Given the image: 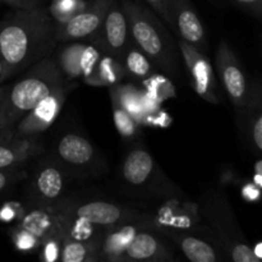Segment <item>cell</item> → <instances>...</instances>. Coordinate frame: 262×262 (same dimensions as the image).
I'll return each instance as SVG.
<instances>
[{
    "label": "cell",
    "mask_w": 262,
    "mask_h": 262,
    "mask_svg": "<svg viewBox=\"0 0 262 262\" xmlns=\"http://www.w3.org/2000/svg\"><path fill=\"white\" fill-rule=\"evenodd\" d=\"M56 42L55 23L48 8L9 13L0 20V61L5 79L50 55Z\"/></svg>",
    "instance_id": "obj_1"
},
{
    "label": "cell",
    "mask_w": 262,
    "mask_h": 262,
    "mask_svg": "<svg viewBox=\"0 0 262 262\" xmlns=\"http://www.w3.org/2000/svg\"><path fill=\"white\" fill-rule=\"evenodd\" d=\"M129 20L130 37L155 68L170 77L181 74L177 45L163 20L152 9L137 0H122Z\"/></svg>",
    "instance_id": "obj_2"
},
{
    "label": "cell",
    "mask_w": 262,
    "mask_h": 262,
    "mask_svg": "<svg viewBox=\"0 0 262 262\" xmlns=\"http://www.w3.org/2000/svg\"><path fill=\"white\" fill-rule=\"evenodd\" d=\"M64 84L66 77L53 56L37 61L22 79L7 87L0 132H10L41 100L50 96Z\"/></svg>",
    "instance_id": "obj_3"
},
{
    "label": "cell",
    "mask_w": 262,
    "mask_h": 262,
    "mask_svg": "<svg viewBox=\"0 0 262 262\" xmlns=\"http://www.w3.org/2000/svg\"><path fill=\"white\" fill-rule=\"evenodd\" d=\"M130 40L129 20L122 3L114 0L107 9L99 31L91 37V43L101 49L104 53L122 60Z\"/></svg>",
    "instance_id": "obj_4"
},
{
    "label": "cell",
    "mask_w": 262,
    "mask_h": 262,
    "mask_svg": "<svg viewBox=\"0 0 262 262\" xmlns=\"http://www.w3.org/2000/svg\"><path fill=\"white\" fill-rule=\"evenodd\" d=\"M215 64L220 81L230 101L238 109H246L250 100L247 79L239 60L227 41L222 40L217 45Z\"/></svg>",
    "instance_id": "obj_5"
},
{
    "label": "cell",
    "mask_w": 262,
    "mask_h": 262,
    "mask_svg": "<svg viewBox=\"0 0 262 262\" xmlns=\"http://www.w3.org/2000/svg\"><path fill=\"white\" fill-rule=\"evenodd\" d=\"M178 46L196 94L211 104H219L216 77L214 68L204 51L189 45L182 38L178 40Z\"/></svg>",
    "instance_id": "obj_6"
},
{
    "label": "cell",
    "mask_w": 262,
    "mask_h": 262,
    "mask_svg": "<svg viewBox=\"0 0 262 262\" xmlns=\"http://www.w3.org/2000/svg\"><path fill=\"white\" fill-rule=\"evenodd\" d=\"M61 212L74 215L97 227H112L127 222H146V216L136 210L105 201H91L72 204L61 209ZM151 222V220H150ZM156 223V222H155Z\"/></svg>",
    "instance_id": "obj_7"
},
{
    "label": "cell",
    "mask_w": 262,
    "mask_h": 262,
    "mask_svg": "<svg viewBox=\"0 0 262 262\" xmlns=\"http://www.w3.org/2000/svg\"><path fill=\"white\" fill-rule=\"evenodd\" d=\"M67 96V84L56 90L50 96L41 100L31 112H28L14 128L10 130V136L14 138L38 136L48 129L54 120L58 118Z\"/></svg>",
    "instance_id": "obj_8"
},
{
    "label": "cell",
    "mask_w": 262,
    "mask_h": 262,
    "mask_svg": "<svg viewBox=\"0 0 262 262\" xmlns=\"http://www.w3.org/2000/svg\"><path fill=\"white\" fill-rule=\"evenodd\" d=\"M114 0H92L89 7L63 25H55L56 41L91 40L99 31L107 9Z\"/></svg>",
    "instance_id": "obj_9"
},
{
    "label": "cell",
    "mask_w": 262,
    "mask_h": 262,
    "mask_svg": "<svg viewBox=\"0 0 262 262\" xmlns=\"http://www.w3.org/2000/svg\"><path fill=\"white\" fill-rule=\"evenodd\" d=\"M169 26L179 38L204 51L207 38L204 25L189 0H168Z\"/></svg>",
    "instance_id": "obj_10"
},
{
    "label": "cell",
    "mask_w": 262,
    "mask_h": 262,
    "mask_svg": "<svg viewBox=\"0 0 262 262\" xmlns=\"http://www.w3.org/2000/svg\"><path fill=\"white\" fill-rule=\"evenodd\" d=\"M123 181L135 189L160 188V181L164 178L163 173L156 165L152 155L145 148H133L127 154L122 164Z\"/></svg>",
    "instance_id": "obj_11"
},
{
    "label": "cell",
    "mask_w": 262,
    "mask_h": 262,
    "mask_svg": "<svg viewBox=\"0 0 262 262\" xmlns=\"http://www.w3.org/2000/svg\"><path fill=\"white\" fill-rule=\"evenodd\" d=\"M148 227H155V222H127L107 227L100 237L96 245L97 260L104 261H123L125 248L128 247L132 238L140 229Z\"/></svg>",
    "instance_id": "obj_12"
},
{
    "label": "cell",
    "mask_w": 262,
    "mask_h": 262,
    "mask_svg": "<svg viewBox=\"0 0 262 262\" xmlns=\"http://www.w3.org/2000/svg\"><path fill=\"white\" fill-rule=\"evenodd\" d=\"M170 258L168 246L143 228L136 233L123 256V261H168Z\"/></svg>",
    "instance_id": "obj_13"
},
{
    "label": "cell",
    "mask_w": 262,
    "mask_h": 262,
    "mask_svg": "<svg viewBox=\"0 0 262 262\" xmlns=\"http://www.w3.org/2000/svg\"><path fill=\"white\" fill-rule=\"evenodd\" d=\"M42 147L37 136L31 137H10L0 142V169L15 168L27 159L41 152Z\"/></svg>",
    "instance_id": "obj_14"
},
{
    "label": "cell",
    "mask_w": 262,
    "mask_h": 262,
    "mask_svg": "<svg viewBox=\"0 0 262 262\" xmlns=\"http://www.w3.org/2000/svg\"><path fill=\"white\" fill-rule=\"evenodd\" d=\"M19 227L28 230L40 238L41 241L49 235L61 234L60 220H59L58 211H54L46 205L31 210L27 214H23Z\"/></svg>",
    "instance_id": "obj_15"
},
{
    "label": "cell",
    "mask_w": 262,
    "mask_h": 262,
    "mask_svg": "<svg viewBox=\"0 0 262 262\" xmlns=\"http://www.w3.org/2000/svg\"><path fill=\"white\" fill-rule=\"evenodd\" d=\"M59 158L71 166H84L92 163L95 148L89 140L77 133L63 136L56 146Z\"/></svg>",
    "instance_id": "obj_16"
},
{
    "label": "cell",
    "mask_w": 262,
    "mask_h": 262,
    "mask_svg": "<svg viewBox=\"0 0 262 262\" xmlns=\"http://www.w3.org/2000/svg\"><path fill=\"white\" fill-rule=\"evenodd\" d=\"M33 193L45 204L60 197L64 191V176L60 169L53 164H46L38 169L32 182Z\"/></svg>",
    "instance_id": "obj_17"
},
{
    "label": "cell",
    "mask_w": 262,
    "mask_h": 262,
    "mask_svg": "<svg viewBox=\"0 0 262 262\" xmlns=\"http://www.w3.org/2000/svg\"><path fill=\"white\" fill-rule=\"evenodd\" d=\"M169 237L178 245L183 255L192 262H216L219 260L216 251L207 242L194 235L182 232H174L173 229L166 232Z\"/></svg>",
    "instance_id": "obj_18"
},
{
    "label": "cell",
    "mask_w": 262,
    "mask_h": 262,
    "mask_svg": "<svg viewBox=\"0 0 262 262\" xmlns=\"http://www.w3.org/2000/svg\"><path fill=\"white\" fill-rule=\"evenodd\" d=\"M112 101L127 110L138 123H143L145 119V101L143 90H140L135 84H115L109 87Z\"/></svg>",
    "instance_id": "obj_19"
},
{
    "label": "cell",
    "mask_w": 262,
    "mask_h": 262,
    "mask_svg": "<svg viewBox=\"0 0 262 262\" xmlns=\"http://www.w3.org/2000/svg\"><path fill=\"white\" fill-rule=\"evenodd\" d=\"M123 66H124L125 74L135 81H145L151 74L155 73V67L151 63L146 54L130 40L129 45L123 54Z\"/></svg>",
    "instance_id": "obj_20"
},
{
    "label": "cell",
    "mask_w": 262,
    "mask_h": 262,
    "mask_svg": "<svg viewBox=\"0 0 262 262\" xmlns=\"http://www.w3.org/2000/svg\"><path fill=\"white\" fill-rule=\"evenodd\" d=\"M84 46H86L84 43L73 42L63 46L56 51L54 59L66 78H81V56Z\"/></svg>",
    "instance_id": "obj_21"
},
{
    "label": "cell",
    "mask_w": 262,
    "mask_h": 262,
    "mask_svg": "<svg viewBox=\"0 0 262 262\" xmlns=\"http://www.w3.org/2000/svg\"><path fill=\"white\" fill-rule=\"evenodd\" d=\"M61 262L97 261L96 247L91 243L81 242L67 235H61L60 257Z\"/></svg>",
    "instance_id": "obj_22"
},
{
    "label": "cell",
    "mask_w": 262,
    "mask_h": 262,
    "mask_svg": "<svg viewBox=\"0 0 262 262\" xmlns=\"http://www.w3.org/2000/svg\"><path fill=\"white\" fill-rule=\"evenodd\" d=\"M127 77L123 61L106 53H102L97 67V84L112 87Z\"/></svg>",
    "instance_id": "obj_23"
},
{
    "label": "cell",
    "mask_w": 262,
    "mask_h": 262,
    "mask_svg": "<svg viewBox=\"0 0 262 262\" xmlns=\"http://www.w3.org/2000/svg\"><path fill=\"white\" fill-rule=\"evenodd\" d=\"M87 0H53L48 8L55 25H63L89 7Z\"/></svg>",
    "instance_id": "obj_24"
},
{
    "label": "cell",
    "mask_w": 262,
    "mask_h": 262,
    "mask_svg": "<svg viewBox=\"0 0 262 262\" xmlns=\"http://www.w3.org/2000/svg\"><path fill=\"white\" fill-rule=\"evenodd\" d=\"M104 51L95 45H86L81 56V78L90 86L97 84V67Z\"/></svg>",
    "instance_id": "obj_25"
},
{
    "label": "cell",
    "mask_w": 262,
    "mask_h": 262,
    "mask_svg": "<svg viewBox=\"0 0 262 262\" xmlns=\"http://www.w3.org/2000/svg\"><path fill=\"white\" fill-rule=\"evenodd\" d=\"M113 117H114V124L119 135L124 138H130L137 135L138 125L140 123L127 112L123 109L117 102H113Z\"/></svg>",
    "instance_id": "obj_26"
},
{
    "label": "cell",
    "mask_w": 262,
    "mask_h": 262,
    "mask_svg": "<svg viewBox=\"0 0 262 262\" xmlns=\"http://www.w3.org/2000/svg\"><path fill=\"white\" fill-rule=\"evenodd\" d=\"M12 239L14 243V247L17 248L19 252L31 253L33 251L37 250L41 246V239L30 233L28 230L23 229L22 227L18 225L12 233Z\"/></svg>",
    "instance_id": "obj_27"
},
{
    "label": "cell",
    "mask_w": 262,
    "mask_h": 262,
    "mask_svg": "<svg viewBox=\"0 0 262 262\" xmlns=\"http://www.w3.org/2000/svg\"><path fill=\"white\" fill-rule=\"evenodd\" d=\"M61 235H49L41 241V260L45 262H55L59 261L60 257V247H61Z\"/></svg>",
    "instance_id": "obj_28"
},
{
    "label": "cell",
    "mask_w": 262,
    "mask_h": 262,
    "mask_svg": "<svg viewBox=\"0 0 262 262\" xmlns=\"http://www.w3.org/2000/svg\"><path fill=\"white\" fill-rule=\"evenodd\" d=\"M230 257L234 262H260V258L256 256L253 248L247 246L246 243H235L230 248Z\"/></svg>",
    "instance_id": "obj_29"
},
{
    "label": "cell",
    "mask_w": 262,
    "mask_h": 262,
    "mask_svg": "<svg viewBox=\"0 0 262 262\" xmlns=\"http://www.w3.org/2000/svg\"><path fill=\"white\" fill-rule=\"evenodd\" d=\"M261 106L256 110L255 117L251 118V137L252 143L257 151L262 150V115L260 112Z\"/></svg>",
    "instance_id": "obj_30"
},
{
    "label": "cell",
    "mask_w": 262,
    "mask_h": 262,
    "mask_svg": "<svg viewBox=\"0 0 262 262\" xmlns=\"http://www.w3.org/2000/svg\"><path fill=\"white\" fill-rule=\"evenodd\" d=\"M227 2L235 5V7L241 8V9L246 10V12L252 13V14L257 15V17L261 15L262 0H227Z\"/></svg>",
    "instance_id": "obj_31"
},
{
    "label": "cell",
    "mask_w": 262,
    "mask_h": 262,
    "mask_svg": "<svg viewBox=\"0 0 262 262\" xmlns=\"http://www.w3.org/2000/svg\"><path fill=\"white\" fill-rule=\"evenodd\" d=\"M151 9L169 25V15H168V0H146Z\"/></svg>",
    "instance_id": "obj_32"
},
{
    "label": "cell",
    "mask_w": 262,
    "mask_h": 262,
    "mask_svg": "<svg viewBox=\"0 0 262 262\" xmlns=\"http://www.w3.org/2000/svg\"><path fill=\"white\" fill-rule=\"evenodd\" d=\"M19 215V211H18V206L14 204H7L2 207L0 210V220L5 223H9L15 220Z\"/></svg>",
    "instance_id": "obj_33"
},
{
    "label": "cell",
    "mask_w": 262,
    "mask_h": 262,
    "mask_svg": "<svg viewBox=\"0 0 262 262\" xmlns=\"http://www.w3.org/2000/svg\"><path fill=\"white\" fill-rule=\"evenodd\" d=\"M18 173L15 168L10 169H0V192L4 191L13 181H15Z\"/></svg>",
    "instance_id": "obj_34"
},
{
    "label": "cell",
    "mask_w": 262,
    "mask_h": 262,
    "mask_svg": "<svg viewBox=\"0 0 262 262\" xmlns=\"http://www.w3.org/2000/svg\"><path fill=\"white\" fill-rule=\"evenodd\" d=\"M2 2L7 3L14 9H31V8L41 7L42 0H2Z\"/></svg>",
    "instance_id": "obj_35"
},
{
    "label": "cell",
    "mask_w": 262,
    "mask_h": 262,
    "mask_svg": "<svg viewBox=\"0 0 262 262\" xmlns=\"http://www.w3.org/2000/svg\"><path fill=\"white\" fill-rule=\"evenodd\" d=\"M260 189L258 187H256L255 184H247V186L243 187L242 189V196L243 199L247 200L250 202H255L260 199Z\"/></svg>",
    "instance_id": "obj_36"
},
{
    "label": "cell",
    "mask_w": 262,
    "mask_h": 262,
    "mask_svg": "<svg viewBox=\"0 0 262 262\" xmlns=\"http://www.w3.org/2000/svg\"><path fill=\"white\" fill-rule=\"evenodd\" d=\"M8 86H0V124H2L3 113H4V104H5V95H7Z\"/></svg>",
    "instance_id": "obj_37"
},
{
    "label": "cell",
    "mask_w": 262,
    "mask_h": 262,
    "mask_svg": "<svg viewBox=\"0 0 262 262\" xmlns=\"http://www.w3.org/2000/svg\"><path fill=\"white\" fill-rule=\"evenodd\" d=\"M255 174H257V176H262V161L261 160H257V163H256Z\"/></svg>",
    "instance_id": "obj_38"
},
{
    "label": "cell",
    "mask_w": 262,
    "mask_h": 262,
    "mask_svg": "<svg viewBox=\"0 0 262 262\" xmlns=\"http://www.w3.org/2000/svg\"><path fill=\"white\" fill-rule=\"evenodd\" d=\"M5 81V76H4V67H3L2 61H0V82Z\"/></svg>",
    "instance_id": "obj_39"
},
{
    "label": "cell",
    "mask_w": 262,
    "mask_h": 262,
    "mask_svg": "<svg viewBox=\"0 0 262 262\" xmlns=\"http://www.w3.org/2000/svg\"><path fill=\"white\" fill-rule=\"evenodd\" d=\"M253 251H255V250H253ZM255 253H256V256H257V257L261 260V245H260V243H258V245L256 246Z\"/></svg>",
    "instance_id": "obj_40"
},
{
    "label": "cell",
    "mask_w": 262,
    "mask_h": 262,
    "mask_svg": "<svg viewBox=\"0 0 262 262\" xmlns=\"http://www.w3.org/2000/svg\"><path fill=\"white\" fill-rule=\"evenodd\" d=\"M0 3H2V0H0Z\"/></svg>",
    "instance_id": "obj_41"
}]
</instances>
